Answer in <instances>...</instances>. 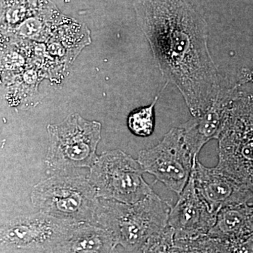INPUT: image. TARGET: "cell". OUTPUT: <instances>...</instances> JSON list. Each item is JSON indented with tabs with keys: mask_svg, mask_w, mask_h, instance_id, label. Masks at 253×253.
<instances>
[{
	"mask_svg": "<svg viewBox=\"0 0 253 253\" xmlns=\"http://www.w3.org/2000/svg\"><path fill=\"white\" fill-rule=\"evenodd\" d=\"M158 99L156 96L149 106L133 110L128 115L126 126L134 135L139 137L151 136L155 129V107Z\"/></svg>",
	"mask_w": 253,
	"mask_h": 253,
	"instance_id": "15",
	"label": "cell"
},
{
	"mask_svg": "<svg viewBox=\"0 0 253 253\" xmlns=\"http://www.w3.org/2000/svg\"><path fill=\"white\" fill-rule=\"evenodd\" d=\"M46 0H1V33L12 31L40 11Z\"/></svg>",
	"mask_w": 253,
	"mask_h": 253,
	"instance_id": "14",
	"label": "cell"
},
{
	"mask_svg": "<svg viewBox=\"0 0 253 253\" xmlns=\"http://www.w3.org/2000/svg\"><path fill=\"white\" fill-rule=\"evenodd\" d=\"M175 246L174 231L169 226L148 239L139 253H173Z\"/></svg>",
	"mask_w": 253,
	"mask_h": 253,
	"instance_id": "16",
	"label": "cell"
},
{
	"mask_svg": "<svg viewBox=\"0 0 253 253\" xmlns=\"http://www.w3.org/2000/svg\"><path fill=\"white\" fill-rule=\"evenodd\" d=\"M219 138L217 168L253 193V91L239 83Z\"/></svg>",
	"mask_w": 253,
	"mask_h": 253,
	"instance_id": "4",
	"label": "cell"
},
{
	"mask_svg": "<svg viewBox=\"0 0 253 253\" xmlns=\"http://www.w3.org/2000/svg\"><path fill=\"white\" fill-rule=\"evenodd\" d=\"M251 233H253V206L243 204L220 210L208 235L219 241H226Z\"/></svg>",
	"mask_w": 253,
	"mask_h": 253,
	"instance_id": "13",
	"label": "cell"
},
{
	"mask_svg": "<svg viewBox=\"0 0 253 253\" xmlns=\"http://www.w3.org/2000/svg\"><path fill=\"white\" fill-rule=\"evenodd\" d=\"M46 129L49 134L47 168L62 173L92 167L99 157L96 149L101 140V123L74 113L61 123L49 124Z\"/></svg>",
	"mask_w": 253,
	"mask_h": 253,
	"instance_id": "5",
	"label": "cell"
},
{
	"mask_svg": "<svg viewBox=\"0 0 253 253\" xmlns=\"http://www.w3.org/2000/svg\"><path fill=\"white\" fill-rule=\"evenodd\" d=\"M241 81L242 84L252 83L253 84V68L252 69H244L241 73Z\"/></svg>",
	"mask_w": 253,
	"mask_h": 253,
	"instance_id": "19",
	"label": "cell"
},
{
	"mask_svg": "<svg viewBox=\"0 0 253 253\" xmlns=\"http://www.w3.org/2000/svg\"><path fill=\"white\" fill-rule=\"evenodd\" d=\"M240 83L232 86H221L215 101L209 109L199 117H193L181 125L184 139L191 152L198 157L200 151L212 139H218L231 105L235 99Z\"/></svg>",
	"mask_w": 253,
	"mask_h": 253,
	"instance_id": "11",
	"label": "cell"
},
{
	"mask_svg": "<svg viewBox=\"0 0 253 253\" xmlns=\"http://www.w3.org/2000/svg\"><path fill=\"white\" fill-rule=\"evenodd\" d=\"M197 158L186 144L182 129L177 126L156 146L141 150L137 160L145 172L179 196L189 182Z\"/></svg>",
	"mask_w": 253,
	"mask_h": 253,
	"instance_id": "7",
	"label": "cell"
},
{
	"mask_svg": "<svg viewBox=\"0 0 253 253\" xmlns=\"http://www.w3.org/2000/svg\"><path fill=\"white\" fill-rule=\"evenodd\" d=\"M78 223L39 212L20 216L1 226V251H32L49 253Z\"/></svg>",
	"mask_w": 253,
	"mask_h": 253,
	"instance_id": "8",
	"label": "cell"
},
{
	"mask_svg": "<svg viewBox=\"0 0 253 253\" xmlns=\"http://www.w3.org/2000/svg\"><path fill=\"white\" fill-rule=\"evenodd\" d=\"M218 243L220 253H253V233Z\"/></svg>",
	"mask_w": 253,
	"mask_h": 253,
	"instance_id": "18",
	"label": "cell"
},
{
	"mask_svg": "<svg viewBox=\"0 0 253 253\" xmlns=\"http://www.w3.org/2000/svg\"><path fill=\"white\" fill-rule=\"evenodd\" d=\"M171 206L154 191L133 204L100 199L95 224L109 231L125 253H139L151 236L168 226Z\"/></svg>",
	"mask_w": 253,
	"mask_h": 253,
	"instance_id": "2",
	"label": "cell"
},
{
	"mask_svg": "<svg viewBox=\"0 0 253 253\" xmlns=\"http://www.w3.org/2000/svg\"><path fill=\"white\" fill-rule=\"evenodd\" d=\"M138 160L121 150L103 153L89 169L88 180L100 199L133 204L154 192Z\"/></svg>",
	"mask_w": 253,
	"mask_h": 253,
	"instance_id": "6",
	"label": "cell"
},
{
	"mask_svg": "<svg viewBox=\"0 0 253 253\" xmlns=\"http://www.w3.org/2000/svg\"><path fill=\"white\" fill-rule=\"evenodd\" d=\"M141 10L143 31L163 77L199 117L222 86L208 47L207 23L188 0H143Z\"/></svg>",
	"mask_w": 253,
	"mask_h": 253,
	"instance_id": "1",
	"label": "cell"
},
{
	"mask_svg": "<svg viewBox=\"0 0 253 253\" xmlns=\"http://www.w3.org/2000/svg\"></svg>",
	"mask_w": 253,
	"mask_h": 253,
	"instance_id": "20",
	"label": "cell"
},
{
	"mask_svg": "<svg viewBox=\"0 0 253 253\" xmlns=\"http://www.w3.org/2000/svg\"><path fill=\"white\" fill-rule=\"evenodd\" d=\"M173 253H220L217 239L208 235L197 239L175 241Z\"/></svg>",
	"mask_w": 253,
	"mask_h": 253,
	"instance_id": "17",
	"label": "cell"
},
{
	"mask_svg": "<svg viewBox=\"0 0 253 253\" xmlns=\"http://www.w3.org/2000/svg\"><path fill=\"white\" fill-rule=\"evenodd\" d=\"M193 176L198 194L214 214L227 206L249 204L253 198V193L247 186L217 166L206 167L199 158Z\"/></svg>",
	"mask_w": 253,
	"mask_h": 253,
	"instance_id": "9",
	"label": "cell"
},
{
	"mask_svg": "<svg viewBox=\"0 0 253 253\" xmlns=\"http://www.w3.org/2000/svg\"><path fill=\"white\" fill-rule=\"evenodd\" d=\"M216 218L217 214L210 211L198 194L192 172L189 182L169 211L168 225L174 229L175 241L208 235Z\"/></svg>",
	"mask_w": 253,
	"mask_h": 253,
	"instance_id": "10",
	"label": "cell"
},
{
	"mask_svg": "<svg viewBox=\"0 0 253 253\" xmlns=\"http://www.w3.org/2000/svg\"><path fill=\"white\" fill-rule=\"evenodd\" d=\"M49 253H120L111 233L90 223H78Z\"/></svg>",
	"mask_w": 253,
	"mask_h": 253,
	"instance_id": "12",
	"label": "cell"
},
{
	"mask_svg": "<svg viewBox=\"0 0 253 253\" xmlns=\"http://www.w3.org/2000/svg\"><path fill=\"white\" fill-rule=\"evenodd\" d=\"M32 204L39 212L63 220L95 224L100 204L87 177L71 172L56 173L32 190Z\"/></svg>",
	"mask_w": 253,
	"mask_h": 253,
	"instance_id": "3",
	"label": "cell"
}]
</instances>
